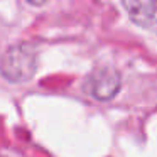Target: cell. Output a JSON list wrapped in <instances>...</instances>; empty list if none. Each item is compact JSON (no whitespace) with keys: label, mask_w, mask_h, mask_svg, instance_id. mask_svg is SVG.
Here are the masks:
<instances>
[{"label":"cell","mask_w":157,"mask_h":157,"mask_svg":"<svg viewBox=\"0 0 157 157\" xmlns=\"http://www.w3.org/2000/svg\"><path fill=\"white\" fill-rule=\"evenodd\" d=\"M37 68V56L32 46L15 44L5 51L2 58V75L12 83H24L34 76Z\"/></svg>","instance_id":"obj_1"},{"label":"cell","mask_w":157,"mask_h":157,"mask_svg":"<svg viewBox=\"0 0 157 157\" xmlns=\"http://www.w3.org/2000/svg\"><path fill=\"white\" fill-rule=\"evenodd\" d=\"M120 75L113 68H100L95 69L88 76L85 83V91L91 98L100 101H108L118 93L120 90Z\"/></svg>","instance_id":"obj_2"},{"label":"cell","mask_w":157,"mask_h":157,"mask_svg":"<svg viewBox=\"0 0 157 157\" xmlns=\"http://www.w3.org/2000/svg\"><path fill=\"white\" fill-rule=\"evenodd\" d=\"M130 19L140 27L157 25V0H122Z\"/></svg>","instance_id":"obj_3"},{"label":"cell","mask_w":157,"mask_h":157,"mask_svg":"<svg viewBox=\"0 0 157 157\" xmlns=\"http://www.w3.org/2000/svg\"><path fill=\"white\" fill-rule=\"evenodd\" d=\"M29 4H32V5H42V4H46L48 0H27Z\"/></svg>","instance_id":"obj_4"}]
</instances>
